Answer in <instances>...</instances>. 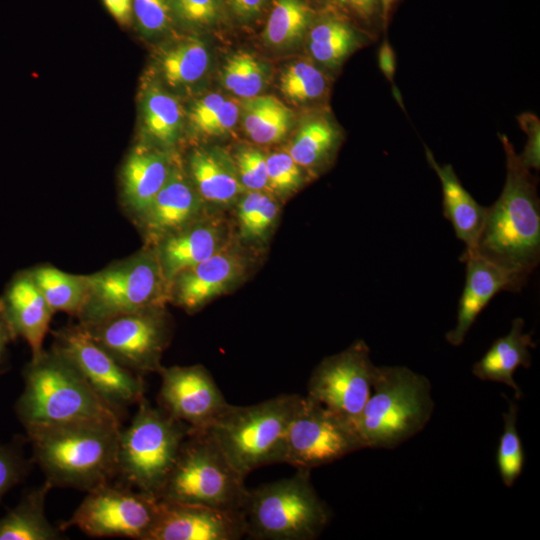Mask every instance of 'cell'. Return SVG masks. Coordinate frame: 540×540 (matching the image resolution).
Returning <instances> with one entry per match:
<instances>
[{"label":"cell","mask_w":540,"mask_h":540,"mask_svg":"<svg viewBox=\"0 0 540 540\" xmlns=\"http://www.w3.org/2000/svg\"><path fill=\"white\" fill-rule=\"evenodd\" d=\"M506 157V180L496 202L487 207L473 252L513 275L523 285L540 259V203L536 179L513 144L499 135Z\"/></svg>","instance_id":"cell-1"},{"label":"cell","mask_w":540,"mask_h":540,"mask_svg":"<svg viewBox=\"0 0 540 540\" xmlns=\"http://www.w3.org/2000/svg\"><path fill=\"white\" fill-rule=\"evenodd\" d=\"M22 377L24 386L14 411L24 429L74 422L122 426L124 415L101 398L53 347L31 358Z\"/></svg>","instance_id":"cell-2"},{"label":"cell","mask_w":540,"mask_h":540,"mask_svg":"<svg viewBox=\"0 0 540 540\" xmlns=\"http://www.w3.org/2000/svg\"><path fill=\"white\" fill-rule=\"evenodd\" d=\"M122 426L74 422L25 429L32 461L52 488L88 492L117 475Z\"/></svg>","instance_id":"cell-3"},{"label":"cell","mask_w":540,"mask_h":540,"mask_svg":"<svg viewBox=\"0 0 540 540\" xmlns=\"http://www.w3.org/2000/svg\"><path fill=\"white\" fill-rule=\"evenodd\" d=\"M434 410L431 383L403 366L377 367L356 423L363 448L393 449L424 429Z\"/></svg>","instance_id":"cell-4"},{"label":"cell","mask_w":540,"mask_h":540,"mask_svg":"<svg viewBox=\"0 0 540 540\" xmlns=\"http://www.w3.org/2000/svg\"><path fill=\"white\" fill-rule=\"evenodd\" d=\"M298 394H280L248 406H228L205 429L244 477L264 465L283 463L287 429Z\"/></svg>","instance_id":"cell-5"},{"label":"cell","mask_w":540,"mask_h":540,"mask_svg":"<svg viewBox=\"0 0 540 540\" xmlns=\"http://www.w3.org/2000/svg\"><path fill=\"white\" fill-rule=\"evenodd\" d=\"M249 490L243 506L246 535L260 540H313L330 520L316 493L310 470Z\"/></svg>","instance_id":"cell-6"},{"label":"cell","mask_w":540,"mask_h":540,"mask_svg":"<svg viewBox=\"0 0 540 540\" xmlns=\"http://www.w3.org/2000/svg\"><path fill=\"white\" fill-rule=\"evenodd\" d=\"M205 430H190L158 500L242 511L249 489Z\"/></svg>","instance_id":"cell-7"},{"label":"cell","mask_w":540,"mask_h":540,"mask_svg":"<svg viewBox=\"0 0 540 540\" xmlns=\"http://www.w3.org/2000/svg\"><path fill=\"white\" fill-rule=\"evenodd\" d=\"M130 424L120 431L117 475L157 498L191 428L145 397Z\"/></svg>","instance_id":"cell-8"},{"label":"cell","mask_w":540,"mask_h":540,"mask_svg":"<svg viewBox=\"0 0 540 540\" xmlns=\"http://www.w3.org/2000/svg\"><path fill=\"white\" fill-rule=\"evenodd\" d=\"M86 281V299L77 316L81 325L168 302V285L154 249L147 245L86 275Z\"/></svg>","instance_id":"cell-9"},{"label":"cell","mask_w":540,"mask_h":540,"mask_svg":"<svg viewBox=\"0 0 540 540\" xmlns=\"http://www.w3.org/2000/svg\"><path fill=\"white\" fill-rule=\"evenodd\" d=\"M86 493L72 516L59 525L62 531L75 527L89 537L145 540L158 514L156 497L111 482Z\"/></svg>","instance_id":"cell-10"},{"label":"cell","mask_w":540,"mask_h":540,"mask_svg":"<svg viewBox=\"0 0 540 540\" xmlns=\"http://www.w3.org/2000/svg\"><path fill=\"white\" fill-rule=\"evenodd\" d=\"M360 449L362 442L351 423L314 398L300 395L287 429L283 463L311 470Z\"/></svg>","instance_id":"cell-11"},{"label":"cell","mask_w":540,"mask_h":540,"mask_svg":"<svg viewBox=\"0 0 540 540\" xmlns=\"http://www.w3.org/2000/svg\"><path fill=\"white\" fill-rule=\"evenodd\" d=\"M82 326L94 341L130 371L141 375L158 373L162 368V354L172 333L165 306L120 314Z\"/></svg>","instance_id":"cell-12"},{"label":"cell","mask_w":540,"mask_h":540,"mask_svg":"<svg viewBox=\"0 0 540 540\" xmlns=\"http://www.w3.org/2000/svg\"><path fill=\"white\" fill-rule=\"evenodd\" d=\"M52 334L51 347L63 354L94 391L118 412L124 415L129 406L145 397L141 375L118 363L81 324L61 327Z\"/></svg>","instance_id":"cell-13"},{"label":"cell","mask_w":540,"mask_h":540,"mask_svg":"<svg viewBox=\"0 0 540 540\" xmlns=\"http://www.w3.org/2000/svg\"><path fill=\"white\" fill-rule=\"evenodd\" d=\"M376 371L368 346L359 340L319 363L309 379L307 395L355 428L371 395Z\"/></svg>","instance_id":"cell-14"},{"label":"cell","mask_w":540,"mask_h":540,"mask_svg":"<svg viewBox=\"0 0 540 540\" xmlns=\"http://www.w3.org/2000/svg\"><path fill=\"white\" fill-rule=\"evenodd\" d=\"M158 373L159 406L192 430L207 429L229 404L202 365L162 366Z\"/></svg>","instance_id":"cell-15"},{"label":"cell","mask_w":540,"mask_h":540,"mask_svg":"<svg viewBox=\"0 0 540 540\" xmlns=\"http://www.w3.org/2000/svg\"><path fill=\"white\" fill-rule=\"evenodd\" d=\"M246 536L242 511L159 500L145 540H238Z\"/></svg>","instance_id":"cell-16"},{"label":"cell","mask_w":540,"mask_h":540,"mask_svg":"<svg viewBox=\"0 0 540 540\" xmlns=\"http://www.w3.org/2000/svg\"><path fill=\"white\" fill-rule=\"evenodd\" d=\"M249 261L237 248L226 245L207 260L181 271L168 286V302L194 313L237 286Z\"/></svg>","instance_id":"cell-17"},{"label":"cell","mask_w":540,"mask_h":540,"mask_svg":"<svg viewBox=\"0 0 540 540\" xmlns=\"http://www.w3.org/2000/svg\"><path fill=\"white\" fill-rule=\"evenodd\" d=\"M206 214V205L197 193L178 158L166 183L135 223L144 245L177 232Z\"/></svg>","instance_id":"cell-18"},{"label":"cell","mask_w":540,"mask_h":540,"mask_svg":"<svg viewBox=\"0 0 540 540\" xmlns=\"http://www.w3.org/2000/svg\"><path fill=\"white\" fill-rule=\"evenodd\" d=\"M178 157L147 143L136 145L126 157L120 173V201L135 224L166 183Z\"/></svg>","instance_id":"cell-19"},{"label":"cell","mask_w":540,"mask_h":540,"mask_svg":"<svg viewBox=\"0 0 540 540\" xmlns=\"http://www.w3.org/2000/svg\"><path fill=\"white\" fill-rule=\"evenodd\" d=\"M225 224L207 213L189 226L169 234L152 246L169 286L181 271L193 267L228 245Z\"/></svg>","instance_id":"cell-20"},{"label":"cell","mask_w":540,"mask_h":540,"mask_svg":"<svg viewBox=\"0 0 540 540\" xmlns=\"http://www.w3.org/2000/svg\"><path fill=\"white\" fill-rule=\"evenodd\" d=\"M466 263L465 285L459 300L456 324L446 334L453 346L463 343L478 315L500 291H519L524 285L513 275L476 254H462Z\"/></svg>","instance_id":"cell-21"},{"label":"cell","mask_w":540,"mask_h":540,"mask_svg":"<svg viewBox=\"0 0 540 540\" xmlns=\"http://www.w3.org/2000/svg\"><path fill=\"white\" fill-rule=\"evenodd\" d=\"M0 306L16 336L29 345L31 358L37 357L54 313L27 270L13 277Z\"/></svg>","instance_id":"cell-22"},{"label":"cell","mask_w":540,"mask_h":540,"mask_svg":"<svg viewBox=\"0 0 540 540\" xmlns=\"http://www.w3.org/2000/svg\"><path fill=\"white\" fill-rule=\"evenodd\" d=\"M183 167L205 205L220 208L235 205L246 191L233 157L218 147L192 149Z\"/></svg>","instance_id":"cell-23"},{"label":"cell","mask_w":540,"mask_h":540,"mask_svg":"<svg viewBox=\"0 0 540 540\" xmlns=\"http://www.w3.org/2000/svg\"><path fill=\"white\" fill-rule=\"evenodd\" d=\"M373 36L348 18L332 11L314 17L305 37L311 60L326 73L338 70Z\"/></svg>","instance_id":"cell-24"},{"label":"cell","mask_w":540,"mask_h":540,"mask_svg":"<svg viewBox=\"0 0 540 540\" xmlns=\"http://www.w3.org/2000/svg\"><path fill=\"white\" fill-rule=\"evenodd\" d=\"M426 158L442 186L443 212L456 237L465 244L464 253L473 252L486 217L487 207L476 202L463 187L450 164L440 165L426 147Z\"/></svg>","instance_id":"cell-25"},{"label":"cell","mask_w":540,"mask_h":540,"mask_svg":"<svg viewBox=\"0 0 540 540\" xmlns=\"http://www.w3.org/2000/svg\"><path fill=\"white\" fill-rule=\"evenodd\" d=\"M342 140L343 132L332 116L318 110L302 121L287 152L304 170L320 173L333 163Z\"/></svg>","instance_id":"cell-26"},{"label":"cell","mask_w":540,"mask_h":540,"mask_svg":"<svg viewBox=\"0 0 540 540\" xmlns=\"http://www.w3.org/2000/svg\"><path fill=\"white\" fill-rule=\"evenodd\" d=\"M523 328V319L515 318L509 333L495 340L472 367L475 377L484 381L500 382L513 388L517 399H520L522 392L514 381V372L520 366L530 367V349L535 348L531 334L524 333Z\"/></svg>","instance_id":"cell-27"},{"label":"cell","mask_w":540,"mask_h":540,"mask_svg":"<svg viewBox=\"0 0 540 540\" xmlns=\"http://www.w3.org/2000/svg\"><path fill=\"white\" fill-rule=\"evenodd\" d=\"M52 486L44 481L26 490L18 504L0 518V540H61L64 531L50 523L45 503Z\"/></svg>","instance_id":"cell-28"},{"label":"cell","mask_w":540,"mask_h":540,"mask_svg":"<svg viewBox=\"0 0 540 540\" xmlns=\"http://www.w3.org/2000/svg\"><path fill=\"white\" fill-rule=\"evenodd\" d=\"M141 114L148 138V142L144 143L173 151L182 136L185 119L177 98L160 85L149 83L142 94Z\"/></svg>","instance_id":"cell-29"},{"label":"cell","mask_w":540,"mask_h":540,"mask_svg":"<svg viewBox=\"0 0 540 540\" xmlns=\"http://www.w3.org/2000/svg\"><path fill=\"white\" fill-rule=\"evenodd\" d=\"M211 64L208 43L197 36L182 37L162 49L158 70L165 83L173 88H187L207 75Z\"/></svg>","instance_id":"cell-30"},{"label":"cell","mask_w":540,"mask_h":540,"mask_svg":"<svg viewBox=\"0 0 540 540\" xmlns=\"http://www.w3.org/2000/svg\"><path fill=\"white\" fill-rule=\"evenodd\" d=\"M293 112L272 95L243 99L240 104L241 124L246 135L256 144L270 145L282 141L293 124Z\"/></svg>","instance_id":"cell-31"},{"label":"cell","mask_w":540,"mask_h":540,"mask_svg":"<svg viewBox=\"0 0 540 540\" xmlns=\"http://www.w3.org/2000/svg\"><path fill=\"white\" fill-rule=\"evenodd\" d=\"M314 17L306 0H272L263 41L277 51L293 49L305 40Z\"/></svg>","instance_id":"cell-32"},{"label":"cell","mask_w":540,"mask_h":540,"mask_svg":"<svg viewBox=\"0 0 540 540\" xmlns=\"http://www.w3.org/2000/svg\"><path fill=\"white\" fill-rule=\"evenodd\" d=\"M27 271L53 313L64 312L77 318L86 299V275L67 273L51 264Z\"/></svg>","instance_id":"cell-33"},{"label":"cell","mask_w":540,"mask_h":540,"mask_svg":"<svg viewBox=\"0 0 540 540\" xmlns=\"http://www.w3.org/2000/svg\"><path fill=\"white\" fill-rule=\"evenodd\" d=\"M238 234L244 244L262 247L280 214L277 197L269 191H245L235 203Z\"/></svg>","instance_id":"cell-34"},{"label":"cell","mask_w":540,"mask_h":540,"mask_svg":"<svg viewBox=\"0 0 540 540\" xmlns=\"http://www.w3.org/2000/svg\"><path fill=\"white\" fill-rule=\"evenodd\" d=\"M193 134L203 139L229 135L240 119V104L219 93L205 94L196 99L188 111Z\"/></svg>","instance_id":"cell-35"},{"label":"cell","mask_w":540,"mask_h":540,"mask_svg":"<svg viewBox=\"0 0 540 540\" xmlns=\"http://www.w3.org/2000/svg\"><path fill=\"white\" fill-rule=\"evenodd\" d=\"M279 90L297 105L323 103L330 91V77L312 60H299L287 65L279 76Z\"/></svg>","instance_id":"cell-36"},{"label":"cell","mask_w":540,"mask_h":540,"mask_svg":"<svg viewBox=\"0 0 540 540\" xmlns=\"http://www.w3.org/2000/svg\"><path fill=\"white\" fill-rule=\"evenodd\" d=\"M268 77L267 65L246 50H237L227 56L220 74L223 87L242 99L260 95L267 86Z\"/></svg>","instance_id":"cell-37"},{"label":"cell","mask_w":540,"mask_h":540,"mask_svg":"<svg viewBox=\"0 0 540 540\" xmlns=\"http://www.w3.org/2000/svg\"><path fill=\"white\" fill-rule=\"evenodd\" d=\"M518 405L508 399V410L503 414V433L497 451V466L503 483L512 487L524 466V451L517 431Z\"/></svg>","instance_id":"cell-38"},{"label":"cell","mask_w":540,"mask_h":540,"mask_svg":"<svg viewBox=\"0 0 540 540\" xmlns=\"http://www.w3.org/2000/svg\"><path fill=\"white\" fill-rule=\"evenodd\" d=\"M175 21L198 30L212 29L227 16L223 0H170Z\"/></svg>","instance_id":"cell-39"},{"label":"cell","mask_w":540,"mask_h":540,"mask_svg":"<svg viewBox=\"0 0 540 540\" xmlns=\"http://www.w3.org/2000/svg\"><path fill=\"white\" fill-rule=\"evenodd\" d=\"M268 190L276 197H287L299 190L306 181V175L286 152L266 154Z\"/></svg>","instance_id":"cell-40"},{"label":"cell","mask_w":540,"mask_h":540,"mask_svg":"<svg viewBox=\"0 0 540 540\" xmlns=\"http://www.w3.org/2000/svg\"><path fill=\"white\" fill-rule=\"evenodd\" d=\"M132 15L138 31L147 38L168 32L175 22L170 0H132Z\"/></svg>","instance_id":"cell-41"},{"label":"cell","mask_w":540,"mask_h":540,"mask_svg":"<svg viewBox=\"0 0 540 540\" xmlns=\"http://www.w3.org/2000/svg\"><path fill=\"white\" fill-rule=\"evenodd\" d=\"M24 438L16 436L9 442L0 441V501L28 475L32 460L24 454Z\"/></svg>","instance_id":"cell-42"},{"label":"cell","mask_w":540,"mask_h":540,"mask_svg":"<svg viewBox=\"0 0 540 540\" xmlns=\"http://www.w3.org/2000/svg\"><path fill=\"white\" fill-rule=\"evenodd\" d=\"M330 11L355 19L372 29L385 27L392 0H322Z\"/></svg>","instance_id":"cell-43"},{"label":"cell","mask_w":540,"mask_h":540,"mask_svg":"<svg viewBox=\"0 0 540 540\" xmlns=\"http://www.w3.org/2000/svg\"><path fill=\"white\" fill-rule=\"evenodd\" d=\"M232 157L239 180L246 191H269L264 152L252 146H241Z\"/></svg>","instance_id":"cell-44"},{"label":"cell","mask_w":540,"mask_h":540,"mask_svg":"<svg viewBox=\"0 0 540 540\" xmlns=\"http://www.w3.org/2000/svg\"><path fill=\"white\" fill-rule=\"evenodd\" d=\"M518 122L527 135V141L523 152L519 155L522 164L527 169L539 170L540 168V121L530 112L520 114Z\"/></svg>","instance_id":"cell-45"},{"label":"cell","mask_w":540,"mask_h":540,"mask_svg":"<svg viewBox=\"0 0 540 540\" xmlns=\"http://www.w3.org/2000/svg\"><path fill=\"white\" fill-rule=\"evenodd\" d=\"M226 15L241 25L256 22L267 10L272 0H223Z\"/></svg>","instance_id":"cell-46"},{"label":"cell","mask_w":540,"mask_h":540,"mask_svg":"<svg viewBox=\"0 0 540 540\" xmlns=\"http://www.w3.org/2000/svg\"><path fill=\"white\" fill-rule=\"evenodd\" d=\"M17 338L0 306V376L10 369L9 345Z\"/></svg>","instance_id":"cell-47"},{"label":"cell","mask_w":540,"mask_h":540,"mask_svg":"<svg viewBox=\"0 0 540 540\" xmlns=\"http://www.w3.org/2000/svg\"><path fill=\"white\" fill-rule=\"evenodd\" d=\"M111 16L122 26L133 22L132 0H102Z\"/></svg>","instance_id":"cell-48"},{"label":"cell","mask_w":540,"mask_h":540,"mask_svg":"<svg viewBox=\"0 0 540 540\" xmlns=\"http://www.w3.org/2000/svg\"><path fill=\"white\" fill-rule=\"evenodd\" d=\"M378 64L383 75L393 83L396 70V58L394 50L387 40L381 44L378 50Z\"/></svg>","instance_id":"cell-49"}]
</instances>
